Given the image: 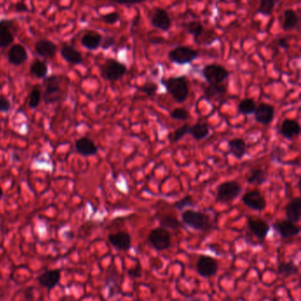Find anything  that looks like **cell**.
I'll list each match as a JSON object with an SVG mask.
<instances>
[{"instance_id":"obj_1","label":"cell","mask_w":301,"mask_h":301,"mask_svg":"<svg viewBox=\"0 0 301 301\" xmlns=\"http://www.w3.org/2000/svg\"><path fill=\"white\" fill-rule=\"evenodd\" d=\"M161 82L166 88L168 93L173 96L177 103L186 102L189 95V87L185 76L170 77L167 80L163 79Z\"/></svg>"},{"instance_id":"obj_2","label":"cell","mask_w":301,"mask_h":301,"mask_svg":"<svg viewBox=\"0 0 301 301\" xmlns=\"http://www.w3.org/2000/svg\"><path fill=\"white\" fill-rule=\"evenodd\" d=\"M181 218L184 224L196 231H208L212 228L209 216L203 212L186 209L182 212Z\"/></svg>"},{"instance_id":"obj_3","label":"cell","mask_w":301,"mask_h":301,"mask_svg":"<svg viewBox=\"0 0 301 301\" xmlns=\"http://www.w3.org/2000/svg\"><path fill=\"white\" fill-rule=\"evenodd\" d=\"M241 192L242 186L238 181H225L218 186L216 201L222 203H231L239 197Z\"/></svg>"},{"instance_id":"obj_4","label":"cell","mask_w":301,"mask_h":301,"mask_svg":"<svg viewBox=\"0 0 301 301\" xmlns=\"http://www.w3.org/2000/svg\"><path fill=\"white\" fill-rule=\"evenodd\" d=\"M126 66L114 58H108L100 68V74L102 78L110 81L120 80L126 74Z\"/></svg>"},{"instance_id":"obj_5","label":"cell","mask_w":301,"mask_h":301,"mask_svg":"<svg viewBox=\"0 0 301 301\" xmlns=\"http://www.w3.org/2000/svg\"><path fill=\"white\" fill-rule=\"evenodd\" d=\"M147 241L155 249L164 251L171 245V234L169 230L159 226L151 230L147 236Z\"/></svg>"},{"instance_id":"obj_6","label":"cell","mask_w":301,"mask_h":301,"mask_svg":"<svg viewBox=\"0 0 301 301\" xmlns=\"http://www.w3.org/2000/svg\"><path fill=\"white\" fill-rule=\"evenodd\" d=\"M198 57V51L188 46H177L168 53L169 59L177 64H190Z\"/></svg>"},{"instance_id":"obj_7","label":"cell","mask_w":301,"mask_h":301,"mask_svg":"<svg viewBox=\"0 0 301 301\" xmlns=\"http://www.w3.org/2000/svg\"><path fill=\"white\" fill-rule=\"evenodd\" d=\"M60 78L56 75L45 78L44 80L45 92L44 101L46 104H51L58 102L61 95Z\"/></svg>"},{"instance_id":"obj_8","label":"cell","mask_w":301,"mask_h":301,"mask_svg":"<svg viewBox=\"0 0 301 301\" xmlns=\"http://www.w3.org/2000/svg\"><path fill=\"white\" fill-rule=\"evenodd\" d=\"M202 75L209 84H222L226 80L230 73L220 64H207L202 69Z\"/></svg>"},{"instance_id":"obj_9","label":"cell","mask_w":301,"mask_h":301,"mask_svg":"<svg viewBox=\"0 0 301 301\" xmlns=\"http://www.w3.org/2000/svg\"><path fill=\"white\" fill-rule=\"evenodd\" d=\"M217 261L208 255H202L196 263V271L203 277H211L218 273Z\"/></svg>"},{"instance_id":"obj_10","label":"cell","mask_w":301,"mask_h":301,"mask_svg":"<svg viewBox=\"0 0 301 301\" xmlns=\"http://www.w3.org/2000/svg\"><path fill=\"white\" fill-rule=\"evenodd\" d=\"M241 200L245 205L255 211H263L266 208V200L256 190L246 192Z\"/></svg>"},{"instance_id":"obj_11","label":"cell","mask_w":301,"mask_h":301,"mask_svg":"<svg viewBox=\"0 0 301 301\" xmlns=\"http://www.w3.org/2000/svg\"><path fill=\"white\" fill-rule=\"evenodd\" d=\"M273 228L283 239H291L298 236L300 232V227L297 224L286 220L276 221L273 224Z\"/></svg>"},{"instance_id":"obj_12","label":"cell","mask_w":301,"mask_h":301,"mask_svg":"<svg viewBox=\"0 0 301 301\" xmlns=\"http://www.w3.org/2000/svg\"><path fill=\"white\" fill-rule=\"evenodd\" d=\"M247 226L249 231L261 241L266 239L270 226L265 220L259 218H249L247 219Z\"/></svg>"},{"instance_id":"obj_13","label":"cell","mask_w":301,"mask_h":301,"mask_svg":"<svg viewBox=\"0 0 301 301\" xmlns=\"http://www.w3.org/2000/svg\"><path fill=\"white\" fill-rule=\"evenodd\" d=\"M150 23L156 29L167 32L171 27V18L169 13H167L166 10L157 8L151 16Z\"/></svg>"},{"instance_id":"obj_14","label":"cell","mask_w":301,"mask_h":301,"mask_svg":"<svg viewBox=\"0 0 301 301\" xmlns=\"http://www.w3.org/2000/svg\"><path fill=\"white\" fill-rule=\"evenodd\" d=\"M254 119L262 125H268L273 121L275 117V108L269 103H262L256 106L253 112Z\"/></svg>"},{"instance_id":"obj_15","label":"cell","mask_w":301,"mask_h":301,"mask_svg":"<svg viewBox=\"0 0 301 301\" xmlns=\"http://www.w3.org/2000/svg\"><path fill=\"white\" fill-rule=\"evenodd\" d=\"M108 241L113 247L120 251H127L131 248V235L126 231H119L110 234Z\"/></svg>"},{"instance_id":"obj_16","label":"cell","mask_w":301,"mask_h":301,"mask_svg":"<svg viewBox=\"0 0 301 301\" xmlns=\"http://www.w3.org/2000/svg\"><path fill=\"white\" fill-rule=\"evenodd\" d=\"M61 279L60 269H51L45 272L42 273L37 277V281L39 284L42 285V287L52 290L58 285Z\"/></svg>"},{"instance_id":"obj_17","label":"cell","mask_w":301,"mask_h":301,"mask_svg":"<svg viewBox=\"0 0 301 301\" xmlns=\"http://www.w3.org/2000/svg\"><path fill=\"white\" fill-rule=\"evenodd\" d=\"M7 58L13 66H20L28 60V52L22 45H14L10 48Z\"/></svg>"},{"instance_id":"obj_18","label":"cell","mask_w":301,"mask_h":301,"mask_svg":"<svg viewBox=\"0 0 301 301\" xmlns=\"http://www.w3.org/2000/svg\"><path fill=\"white\" fill-rule=\"evenodd\" d=\"M58 47L54 42L47 39H42L35 42V51L39 56L42 58H52L57 52Z\"/></svg>"},{"instance_id":"obj_19","label":"cell","mask_w":301,"mask_h":301,"mask_svg":"<svg viewBox=\"0 0 301 301\" xmlns=\"http://www.w3.org/2000/svg\"><path fill=\"white\" fill-rule=\"evenodd\" d=\"M247 146L246 141L242 138H234L228 141V152L239 160L242 159L247 154Z\"/></svg>"},{"instance_id":"obj_20","label":"cell","mask_w":301,"mask_h":301,"mask_svg":"<svg viewBox=\"0 0 301 301\" xmlns=\"http://www.w3.org/2000/svg\"><path fill=\"white\" fill-rule=\"evenodd\" d=\"M75 148L79 154L84 157H91L97 154L98 147L92 140L82 137L75 142Z\"/></svg>"},{"instance_id":"obj_21","label":"cell","mask_w":301,"mask_h":301,"mask_svg":"<svg viewBox=\"0 0 301 301\" xmlns=\"http://www.w3.org/2000/svg\"><path fill=\"white\" fill-rule=\"evenodd\" d=\"M13 22L8 19L0 20V47L7 48L14 40L13 34L11 31Z\"/></svg>"},{"instance_id":"obj_22","label":"cell","mask_w":301,"mask_h":301,"mask_svg":"<svg viewBox=\"0 0 301 301\" xmlns=\"http://www.w3.org/2000/svg\"><path fill=\"white\" fill-rule=\"evenodd\" d=\"M300 133V125L295 119H285L283 121L280 127V134L283 137L288 140H292L293 138L298 136Z\"/></svg>"},{"instance_id":"obj_23","label":"cell","mask_w":301,"mask_h":301,"mask_svg":"<svg viewBox=\"0 0 301 301\" xmlns=\"http://www.w3.org/2000/svg\"><path fill=\"white\" fill-rule=\"evenodd\" d=\"M301 199L299 197L292 199L285 207V214L287 220L292 223H298L300 220Z\"/></svg>"},{"instance_id":"obj_24","label":"cell","mask_w":301,"mask_h":301,"mask_svg":"<svg viewBox=\"0 0 301 301\" xmlns=\"http://www.w3.org/2000/svg\"><path fill=\"white\" fill-rule=\"evenodd\" d=\"M61 56L64 60L72 64H81L83 62L82 55L72 45H64L61 50Z\"/></svg>"},{"instance_id":"obj_25","label":"cell","mask_w":301,"mask_h":301,"mask_svg":"<svg viewBox=\"0 0 301 301\" xmlns=\"http://www.w3.org/2000/svg\"><path fill=\"white\" fill-rule=\"evenodd\" d=\"M227 93V88L223 84H209L204 90V97L206 99L219 100Z\"/></svg>"},{"instance_id":"obj_26","label":"cell","mask_w":301,"mask_h":301,"mask_svg":"<svg viewBox=\"0 0 301 301\" xmlns=\"http://www.w3.org/2000/svg\"><path fill=\"white\" fill-rule=\"evenodd\" d=\"M103 41L102 35L97 32H88L82 36L81 38V45H83L85 48L90 51H95L96 49L99 48Z\"/></svg>"},{"instance_id":"obj_27","label":"cell","mask_w":301,"mask_h":301,"mask_svg":"<svg viewBox=\"0 0 301 301\" xmlns=\"http://www.w3.org/2000/svg\"><path fill=\"white\" fill-rule=\"evenodd\" d=\"M284 24H283V29L285 31H291L296 29L298 26V14L295 12L294 10L287 9L284 12Z\"/></svg>"},{"instance_id":"obj_28","label":"cell","mask_w":301,"mask_h":301,"mask_svg":"<svg viewBox=\"0 0 301 301\" xmlns=\"http://www.w3.org/2000/svg\"><path fill=\"white\" fill-rule=\"evenodd\" d=\"M188 134L192 135V137L196 139V141L203 140L209 134L208 125L205 123H196L192 126H190Z\"/></svg>"},{"instance_id":"obj_29","label":"cell","mask_w":301,"mask_h":301,"mask_svg":"<svg viewBox=\"0 0 301 301\" xmlns=\"http://www.w3.org/2000/svg\"><path fill=\"white\" fill-rule=\"evenodd\" d=\"M267 175L263 169H253L247 176V181L250 185H263L266 182Z\"/></svg>"},{"instance_id":"obj_30","label":"cell","mask_w":301,"mask_h":301,"mask_svg":"<svg viewBox=\"0 0 301 301\" xmlns=\"http://www.w3.org/2000/svg\"><path fill=\"white\" fill-rule=\"evenodd\" d=\"M30 74L36 78H46L48 74V67L45 62L39 59H35L33 61L32 64L30 66Z\"/></svg>"},{"instance_id":"obj_31","label":"cell","mask_w":301,"mask_h":301,"mask_svg":"<svg viewBox=\"0 0 301 301\" xmlns=\"http://www.w3.org/2000/svg\"><path fill=\"white\" fill-rule=\"evenodd\" d=\"M256 109V103L252 98H245L241 100L238 106V112L243 115H252Z\"/></svg>"},{"instance_id":"obj_32","label":"cell","mask_w":301,"mask_h":301,"mask_svg":"<svg viewBox=\"0 0 301 301\" xmlns=\"http://www.w3.org/2000/svg\"><path fill=\"white\" fill-rule=\"evenodd\" d=\"M161 227L164 229H170V230H177L183 227V224L178 218L171 217V216H164L159 219Z\"/></svg>"},{"instance_id":"obj_33","label":"cell","mask_w":301,"mask_h":301,"mask_svg":"<svg viewBox=\"0 0 301 301\" xmlns=\"http://www.w3.org/2000/svg\"><path fill=\"white\" fill-rule=\"evenodd\" d=\"M298 267L295 265L294 263L292 262H287V263H281L277 267V272L279 275L283 276H290V275H294L298 273Z\"/></svg>"},{"instance_id":"obj_34","label":"cell","mask_w":301,"mask_h":301,"mask_svg":"<svg viewBox=\"0 0 301 301\" xmlns=\"http://www.w3.org/2000/svg\"><path fill=\"white\" fill-rule=\"evenodd\" d=\"M186 27L187 32L193 35L195 40H196V42H198V37L202 35V33H203V29H204L202 23H200V22L192 20V22L187 23Z\"/></svg>"},{"instance_id":"obj_35","label":"cell","mask_w":301,"mask_h":301,"mask_svg":"<svg viewBox=\"0 0 301 301\" xmlns=\"http://www.w3.org/2000/svg\"><path fill=\"white\" fill-rule=\"evenodd\" d=\"M276 3L277 2L275 0H262L257 9V13H261L265 16H269L272 14Z\"/></svg>"},{"instance_id":"obj_36","label":"cell","mask_w":301,"mask_h":301,"mask_svg":"<svg viewBox=\"0 0 301 301\" xmlns=\"http://www.w3.org/2000/svg\"><path fill=\"white\" fill-rule=\"evenodd\" d=\"M190 125L188 124H185V125H181L180 127L176 129L175 131L170 134L169 135V140L170 142L173 143H176L178 141H180V139H182L185 135L188 134L189 131Z\"/></svg>"},{"instance_id":"obj_37","label":"cell","mask_w":301,"mask_h":301,"mask_svg":"<svg viewBox=\"0 0 301 301\" xmlns=\"http://www.w3.org/2000/svg\"><path fill=\"white\" fill-rule=\"evenodd\" d=\"M42 98V94L38 88H34L29 94V106L31 109H35L38 107Z\"/></svg>"},{"instance_id":"obj_38","label":"cell","mask_w":301,"mask_h":301,"mask_svg":"<svg viewBox=\"0 0 301 301\" xmlns=\"http://www.w3.org/2000/svg\"><path fill=\"white\" fill-rule=\"evenodd\" d=\"M139 90L142 93L146 94L148 97H153L157 94L158 86H157V83H155L153 81H147L146 83L143 84L142 86L139 88Z\"/></svg>"},{"instance_id":"obj_39","label":"cell","mask_w":301,"mask_h":301,"mask_svg":"<svg viewBox=\"0 0 301 301\" xmlns=\"http://www.w3.org/2000/svg\"><path fill=\"white\" fill-rule=\"evenodd\" d=\"M174 208H177L178 210H183L184 208H186V207H193L195 206V201L192 200V197L191 196H186V197H184V198L181 199L180 201H178V202H175L174 204Z\"/></svg>"},{"instance_id":"obj_40","label":"cell","mask_w":301,"mask_h":301,"mask_svg":"<svg viewBox=\"0 0 301 301\" xmlns=\"http://www.w3.org/2000/svg\"><path fill=\"white\" fill-rule=\"evenodd\" d=\"M170 118L175 120H186L189 118V113L183 108H176L170 113Z\"/></svg>"},{"instance_id":"obj_41","label":"cell","mask_w":301,"mask_h":301,"mask_svg":"<svg viewBox=\"0 0 301 301\" xmlns=\"http://www.w3.org/2000/svg\"><path fill=\"white\" fill-rule=\"evenodd\" d=\"M119 19H120V15L117 12H112V13H107L102 16V20L103 23L111 24V25L118 23Z\"/></svg>"},{"instance_id":"obj_42","label":"cell","mask_w":301,"mask_h":301,"mask_svg":"<svg viewBox=\"0 0 301 301\" xmlns=\"http://www.w3.org/2000/svg\"><path fill=\"white\" fill-rule=\"evenodd\" d=\"M142 274L141 264L137 263L135 267H132L128 269V275L132 278H139L141 277Z\"/></svg>"},{"instance_id":"obj_43","label":"cell","mask_w":301,"mask_h":301,"mask_svg":"<svg viewBox=\"0 0 301 301\" xmlns=\"http://www.w3.org/2000/svg\"><path fill=\"white\" fill-rule=\"evenodd\" d=\"M115 45V39L112 36L107 35L103 39V41H102L101 44V47L103 50H108V49L112 48L113 45Z\"/></svg>"},{"instance_id":"obj_44","label":"cell","mask_w":301,"mask_h":301,"mask_svg":"<svg viewBox=\"0 0 301 301\" xmlns=\"http://www.w3.org/2000/svg\"><path fill=\"white\" fill-rule=\"evenodd\" d=\"M11 109V103L9 100H7L6 97L1 96L0 97V112H7Z\"/></svg>"},{"instance_id":"obj_45","label":"cell","mask_w":301,"mask_h":301,"mask_svg":"<svg viewBox=\"0 0 301 301\" xmlns=\"http://www.w3.org/2000/svg\"><path fill=\"white\" fill-rule=\"evenodd\" d=\"M14 9L18 13H27L29 12V7L24 2H18L14 6Z\"/></svg>"},{"instance_id":"obj_46","label":"cell","mask_w":301,"mask_h":301,"mask_svg":"<svg viewBox=\"0 0 301 301\" xmlns=\"http://www.w3.org/2000/svg\"><path fill=\"white\" fill-rule=\"evenodd\" d=\"M277 45L283 49H288L289 44L286 38H280L277 40Z\"/></svg>"},{"instance_id":"obj_47","label":"cell","mask_w":301,"mask_h":301,"mask_svg":"<svg viewBox=\"0 0 301 301\" xmlns=\"http://www.w3.org/2000/svg\"><path fill=\"white\" fill-rule=\"evenodd\" d=\"M162 41H164V39L162 38H153V39H149V42L151 44H162Z\"/></svg>"},{"instance_id":"obj_48","label":"cell","mask_w":301,"mask_h":301,"mask_svg":"<svg viewBox=\"0 0 301 301\" xmlns=\"http://www.w3.org/2000/svg\"><path fill=\"white\" fill-rule=\"evenodd\" d=\"M117 3L119 4V5H123V6H133V5H137V4L140 3V2H130V3H126V2H117Z\"/></svg>"},{"instance_id":"obj_49","label":"cell","mask_w":301,"mask_h":301,"mask_svg":"<svg viewBox=\"0 0 301 301\" xmlns=\"http://www.w3.org/2000/svg\"><path fill=\"white\" fill-rule=\"evenodd\" d=\"M3 196H4L3 189H2V188H1V187H0V200H1V199H2V197H3Z\"/></svg>"},{"instance_id":"obj_50","label":"cell","mask_w":301,"mask_h":301,"mask_svg":"<svg viewBox=\"0 0 301 301\" xmlns=\"http://www.w3.org/2000/svg\"><path fill=\"white\" fill-rule=\"evenodd\" d=\"M186 301H202V299H201V298H192V299H189V300H186Z\"/></svg>"}]
</instances>
